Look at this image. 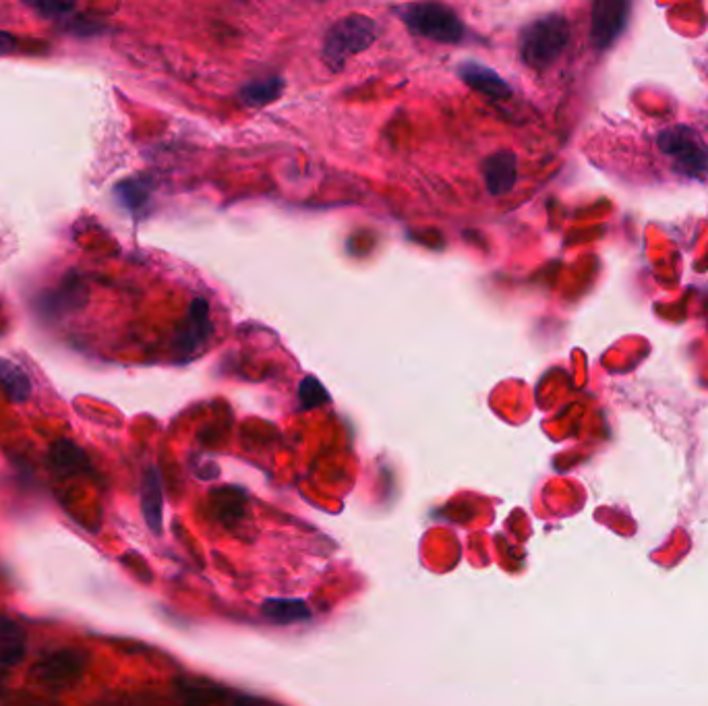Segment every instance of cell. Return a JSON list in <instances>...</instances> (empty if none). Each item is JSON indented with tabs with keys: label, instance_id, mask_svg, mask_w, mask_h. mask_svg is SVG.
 I'll return each mask as SVG.
<instances>
[{
	"label": "cell",
	"instance_id": "obj_1",
	"mask_svg": "<svg viewBox=\"0 0 708 706\" xmlns=\"http://www.w3.org/2000/svg\"><path fill=\"white\" fill-rule=\"evenodd\" d=\"M601 168L634 189L708 185V125L684 116L619 119L605 131Z\"/></svg>",
	"mask_w": 708,
	"mask_h": 706
},
{
	"label": "cell",
	"instance_id": "obj_2",
	"mask_svg": "<svg viewBox=\"0 0 708 706\" xmlns=\"http://www.w3.org/2000/svg\"><path fill=\"white\" fill-rule=\"evenodd\" d=\"M572 44V25L566 15L549 13L530 21L518 38L520 61L533 71L545 73L562 61Z\"/></svg>",
	"mask_w": 708,
	"mask_h": 706
},
{
	"label": "cell",
	"instance_id": "obj_3",
	"mask_svg": "<svg viewBox=\"0 0 708 706\" xmlns=\"http://www.w3.org/2000/svg\"><path fill=\"white\" fill-rule=\"evenodd\" d=\"M377 40V23L367 15H348L336 21L323 38L321 56L332 71H340L348 58L361 54Z\"/></svg>",
	"mask_w": 708,
	"mask_h": 706
},
{
	"label": "cell",
	"instance_id": "obj_4",
	"mask_svg": "<svg viewBox=\"0 0 708 706\" xmlns=\"http://www.w3.org/2000/svg\"><path fill=\"white\" fill-rule=\"evenodd\" d=\"M400 19L406 23L415 36L441 42L456 44L464 38V23L446 5L437 3H417L400 9Z\"/></svg>",
	"mask_w": 708,
	"mask_h": 706
},
{
	"label": "cell",
	"instance_id": "obj_5",
	"mask_svg": "<svg viewBox=\"0 0 708 706\" xmlns=\"http://www.w3.org/2000/svg\"><path fill=\"white\" fill-rule=\"evenodd\" d=\"M87 663L90 653L67 646L40 657L29 669V680L48 690H67L83 678Z\"/></svg>",
	"mask_w": 708,
	"mask_h": 706
},
{
	"label": "cell",
	"instance_id": "obj_6",
	"mask_svg": "<svg viewBox=\"0 0 708 706\" xmlns=\"http://www.w3.org/2000/svg\"><path fill=\"white\" fill-rule=\"evenodd\" d=\"M212 334V321H210V307L208 301L195 299L191 303L189 315L185 323L181 326L179 334H176V350L187 359L195 357L197 352L208 344V338Z\"/></svg>",
	"mask_w": 708,
	"mask_h": 706
},
{
	"label": "cell",
	"instance_id": "obj_7",
	"mask_svg": "<svg viewBox=\"0 0 708 706\" xmlns=\"http://www.w3.org/2000/svg\"><path fill=\"white\" fill-rule=\"evenodd\" d=\"M485 189L493 197L508 195L518 183V158L514 152L499 150L483 162Z\"/></svg>",
	"mask_w": 708,
	"mask_h": 706
},
{
	"label": "cell",
	"instance_id": "obj_8",
	"mask_svg": "<svg viewBox=\"0 0 708 706\" xmlns=\"http://www.w3.org/2000/svg\"><path fill=\"white\" fill-rule=\"evenodd\" d=\"M458 75L468 87L491 100H508L512 96V87L508 81L483 63L464 61L458 69Z\"/></svg>",
	"mask_w": 708,
	"mask_h": 706
},
{
	"label": "cell",
	"instance_id": "obj_9",
	"mask_svg": "<svg viewBox=\"0 0 708 706\" xmlns=\"http://www.w3.org/2000/svg\"><path fill=\"white\" fill-rule=\"evenodd\" d=\"M141 514L147 528L160 537L164 528V491L160 470L156 466L145 468L141 479Z\"/></svg>",
	"mask_w": 708,
	"mask_h": 706
},
{
	"label": "cell",
	"instance_id": "obj_10",
	"mask_svg": "<svg viewBox=\"0 0 708 706\" xmlns=\"http://www.w3.org/2000/svg\"><path fill=\"white\" fill-rule=\"evenodd\" d=\"M50 464L61 477H77L90 470V458L71 439H56L48 452Z\"/></svg>",
	"mask_w": 708,
	"mask_h": 706
},
{
	"label": "cell",
	"instance_id": "obj_11",
	"mask_svg": "<svg viewBox=\"0 0 708 706\" xmlns=\"http://www.w3.org/2000/svg\"><path fill=\"white\" fill-rule=\"evenodd\" d=\"M27 653V634L25 630L0 613V667H15L23 661Z\"/></svg>",
	"mask_w": 708,
	"mask_h": 706
},
{
	"label": "cell",
	"instance_id": "obj_12",
	"mask_svg": "<svg viewBox=\"0 0 708 706\" xmlns=\"http://www.w3.org/2000/svg\"><path fill=\"white\" fill-rule=\"evenodd\" d=\"M261 613L265 620L278 626L301 624L311 617V609L303 599H268L263 601Z\"/></svg>",
	"mask_w": 708,
	"mask_h": 706
},
{
	"label": "cell",
	"instance_id": "obj_13",
	"mask_svg": "<svg viewBox=\"0 0 708 706\" xmlns=\"http://www.w3.org/2000/svg\"><path fill=\"white\" fill-rule=\"evenodd\" d=\"M284 92V79L282 77H265V79H255L249 81L241 87V102L245 106H268L276 102Z\"/></svg>",
	"mask_w": 708,
	"mask_h": 706
},
{
	"label": "cell",
	"instance_id": "obj_14",
	"mask_svg": "<svg viewBox=\"0 0 708 706\" xmlns=\"http://www.w3.org/2000/svg\"><path fill=\"white\" fill-rule=\"evenodd\" d=\"M0 386H3L7 396L15 402H25L29 394H32L29 377L7 359H0Z\"/></svg>",
	"mask_w": 708,
	"mask_h": 706
},
{
	"label": "cell",
	"instance_id": "obj_15",
	"mask_svg": "<svg viewBox=\"0 0 708 706\" xmlns=\"http://www.w3.org/2000/svg\"><path fill=\"white\" fill-rule=\"evenodd\" d=\"M118 201H121L127 210L137 212L147 203V187L137 181H127L123 185H118L116 189Z\"/></svg>",
	"mask_w": 708,
	"mask_h": 706
},
{
	"label": "cell",
	"instance_id": "obj_16",
	"mask_svg": "<svg viewBox=\"0 0 708 706\" xmlns=\"http://www.w3.org/2000/svg\"><path fill=\"white\" fill-rule=\"evenodd\" d=\"M299 396H301V406H303L305 410L315 408V406H321V404H326V402L330 400V394L326 392V388H323L315 377L303 379Z\"/></svg>",
	"mask_w": 708,
	"mask_h": 706
},
{
	"label": "cell",
	"instance_id": "obj_17",
	"mask_svg": "<svg viewBox=\"0 0 708 706\" xmlns=\"http://www.w3.org/2000/svg\"><path fill=\"white\" fill-rule=\"evenodd\" d=\"M694 69L704 85V90L708 92V42L704 46H700L694 54Z\"/></svg>",
	"mask_w": 708,
	"mask_h": 706
},
{
	"label": "cell",
	"instance_id": "obj_18",
	"mask_svg": "<svg viewBox=\"0 0 708 706\" xmlns=\"http://www.w3.org/2000/svg\"><path fill=\"white\" fill-rule=\"evenodd\" d=\"M38 11H42L44 15H52V13H71L75 7L73 5H65V3H34L29 5Z\"/></svg>",
	"mask_w": 708,
	"mask_h": 706
},
{
	"label": "cell",
	"instance_id": "obj_19",
	"mask_svg": "<svg viewBox=\"0 0 708 706\" xmlns=\"http://www.w3.org/2000/svg\"><path fill=\"white\" fill-rule=\"evenodd\" d=\"M15 46H17V42H15V38L11 34L0 32V56L11 54L15 50Z\"/></svg>",
	"mask_w": 708,
	"mask_h": 706
}]
</instances>
